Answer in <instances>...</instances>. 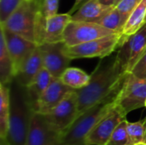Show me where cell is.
Returning a JSON list of instances; mask_svg holds the SVG:
<instances>
[{
    "label": "cell",
    "instance_id": "obj_1",
    "mask_svg": "<svg viewBox=\"0 0 146 145\" xmlns=\"http://www.w3.org/2000/svg\"><path fill=\"white\" fill-rule=\"evenodd\" d=\"M126 65L116 56L101 61L93 73L88 85L77 89L79 115L101 102L120 84L127 73Z\"/></svg>",
    "mask_w": 146,
    "mask_h": 145
},
{
    "label": "cell",
    "instance_id": "obj_2",
    "mask_svg": "<svg viewBox=\"0 0 146 145\" xmlns=\"http://www.w3.org/2000/svg\"><path fill=\"white\" fill-rule=\"evenodd\" d=\"M9 87V130L6 139L1 140V145H26L31 120L35 111L28 98L26 87L20 85L15 79Z\"/></svg>",
    "mask_w": 146,
    "mask_h": 145
},
{
    "label": "cell",
    "instance_id": "obj_3",
    "mask_svg": "<svg viewBox=\"0 0 146 145\" xmlns=\"http://www.w3.org/2000/svg\"><path fill=\"white\" fill-rule=\"evenodd\" d=\"M126 74L120 84L104 99L80 114L74 123L61 133V145H85V138L93 126L115 106L116 99L124 85Z\"/></svg>",
    "mask_w": 146,
    "mask_h": 145
},
{
    "label": "cell",
    "instance_id": "obj_4",
    "mask_svg": "<svg viewBox=\"0 0 146 145\" xmlns=\"http://www.w3.org/2000/svg\"><path fill=\"white\" fill-rule=\"evenodd\" d=\"M40 8L36 0H23L10 15L1 22V26L35 43V24Z\"/></svg>",
    "mask_w": 146,
    "mask_h": 145
},
{
    "label": "cell",
    "instance_id": "obj_5",
    "mask_svg": "<svg viewBox=\"0 0 146 145\" xmlns=\"http://www.w3.org/2000/svg\"><path fill=\"white\" fill-rule=\"evenodd\" d=\"M127 38L122 33H113L74 46H64L65 54L71 58H104L112 55Z\"/></svg>",
    "mask_w": 146,
    "mask_h": 145
},
{
    "label": "cell",
    "instance_id": "obj_6",
    "mask_svg": "<svg viewBox=\"0 0 146 145\" xmlns=\"http://www.w3.org/2000/svg\"><path fill=\"white\" fill-rule=\"evenodd\" d=\"M146 79L136 77L129 73L116 99L115 107L124 115L145 107Z\"/></svg>",
    "mask_w": 146,
    "mask_h": 145
},
{
    "label": "cell",
    "instance_id": "obj_7",
    "mask_svg": "<svg viewBox=\"0 0 146 145\" xmlns=\"http://www.w3.org/2000/svg\"><path fill=\"white\" fill-rule=\"evenodd\" d=\"M48 123L56 132H65L79 116L78 96L75 90L70 91L53 109L44 115Z\"/></svg>",
    "mask_w": 146,
    "mask_h": 145
},
{
    "label": "cell",
    "instance_id": "obj_8",
    "mask_svg": "<svg viewBox=\"0 0 146 145\" xmlns=\"http://www.w3.org/2000/svg\"><path fill=\"white\" fill-rule=\"evenodd\" d=\"M113 33L117 32H115L98 23L76 21L72 20L65 29L63 42L67 46H74Z\"/></svg>",
    "mask_w": 146,
    "mask_h": 145
},
{
    "label": "cell",
    "instance_id": "obj_9",
    "mask_svg": "<svg viewBox=\"0 0 146 145\" xmlns=\"http://www.w3.org/2000/svg\"><path fill=\"white\" fill-rule=\"evenodd\" d=\"M124 120L126 115L115 106L89 132L85 138V145H107L115 129Z\"/></svg>",
    "mask_w": 146,
    "mask_h": 145
},
{
    "label": "cell",
    "instance_id": "obj_10",
    "mask_svg": "<svg viewBox=\"0 0 146 145\" xmlns=\"http://www.w3.org/2000/svg\"><path fill=\"white\" fill-rule=\"evenodd\" d=\"M26 145H61V133L52 128L44 115L34 112Z\"/></svg>",
    "mask_w": 146,
    "mask_h": 145
},
{
    "label": "cell",
    "instance_id": "obj_11",
    "mask_svg": "<svg viewBox=\"0 0 146 145\" xmlns=\"http://www.w3.org/2000/svg\"><path fill=\"white\" fill-rule=\"evenodd\" d=\"M64 42L43 44L38 45L44 68H46L54 78H60L64 71L69 68L72 61L64 52Z\"/></svg>",
    "mask_w": 146,
    "mask_h": 145
},
{
    "label": "cell",
    "instance_id": "obj_12",
    "mask_svg": "<svg viewBox=\"0 0 146 145\" xmlns=\"http://www.w3.org/2000/svg\"><path fill=\"white\" fill-rule=\"evenodd\" d=\"M8 51L13 60L15 74L22 67L27 59L37 48V44L16 33H14L0 26Z\"/></svg>",
    "mask_w": 146,
    "mask_h": 145
},
{
    "label": "cell",
    "instance_id": "obj_13",
    "mask_svg": "<svg viewBox=\"0 0 146 145\" xmlns=\"http://www.w3.org/2000/svg\"><path fill=\"white\" fill-rule=\"evenodd\" d=\"M72 21V15L67 14H57L46 18L44 25L36 38V44L63 42V34L68 23Z\"/></svg>",
    "mask_w": 146,
    "mask_h": 145
},
{
    "label": "cell",
    "instance_id": "obj_14",
    "mask_svg": "<svg viewBox=\"0 0 146 145\" xmlns=\"http://www.w3.org/2000/svg\"><path fill=\"white\" fill-rule=\"evenodd\" d=\"M73 90L66 85L60 78H54L37 102L35 112L43 115L49 113Z\"/></svg>",
    "mask_w": 146,
    "mask_h": 145
},
{
    "label": "cell",
    "instance_id": "obj_15",
    "mask_svg": "<svg viewBox=\"0 0 146 145\" xmlns=\"http://www.w3.org/2000/svg\"><path fill=\"white\" fill-rule=\"evenodd\" d=\"M44 68L42 55L38 45L16 73L15 79L22 86H28Z\"/></svg>",
    "mask_w": 146,
    "mask_h": 145
},
{
    "label": "cell",
    "instance_id": "obj_16",
    "mask_svg": "<svg viewBox=\"0 0 146 145\" xmlns=\"http://www.w3.org/2000/svg\"><path fill=\"white\" fill-rule=\"evenodd\" d=\"M114 7L115 6L102 4L98 0H90L72 15V20L76 21L98 23V21Z\"/></svg>",
    "mask_w": 146,
    "mask_h": 145
},
{
    "label": "cell",
    "instance_id": "obj_17",
    "mask_svg": "<svg viewBox=\"0 0 146 145\" xmlns=\"http://www.w3.org/2000/svg\"><path fill=\"white\" fill-rule=\"evenodd\" d=\"M129 58L127 63V72L131 73L135 64L146 51V22L134 34L127 39Z\"/></svg>",
    "mask_w": 146,
    "mask_h": 145
},
{
    "label": "cell",
    "instance_id": "obj_18",
    "mask_svg": "<svg viewBox=\"0 0 146 145\" xmlns=\"http://www.w3.org/2000/svg\"><path fill=\"white\" fill-rule=\"evenodd\" d=\"M54 77L51 75V73L46 68H43L38 74L36 76L34 80L28 86L26 87L28 98L33 104L34 111L37 102L44 92V91L47 89V87L50 85Z\"/></svg>",
    "mask_w": 146,
    "mask_h": 145
},
{
    "label": "cell",
    "instance_id": "obj_19",
    "mask_svg": "<svg viewBox=\"0 0 146 145\" xmlns=\"http://www.w3.org/2000/svg\"><path fill=\"white\" fill-rule=\"evenodd\" d=\"M15 76L13 60L8 51L3 34H0V79L1 84L10 85Z\"/></svg>",
    "mask_w": 146,
    "mask_h": 145
},
{
    "label": "cell",
    "instance_id": "obj_20",
    "mask_svg": "<svg viewBox=\"0 0 146 145\" xmlns=\"http://www.w3.org/2000/svg\"><path fill=\"white\" fill-rule=\"evenodd\" d=\"M146 0L142 2L132 11L122 30V35L126 38L137 32L145 24L146 21Z\"/></svg>",
    "mask_w": 146,
    "mask_h": 145
},
{
    "label": "cell",
    "instance_id": "obj_21",
    "mask_svg": "<svg viewBox=\"0 0 146 145\" xmlns=\"http://www.w3.org/2000/svg\"><path fill=\"white\" fill-rule=\"evenodd\" d=\"M10 110L9 85L0 84V140H5L9 130Z\"/></svg>",
    "mask_w": 146,
    "mask_h": 145
},
{
    "label": "cell",
    "instance_id": "obj_22",
    "mask_svg": "<svg viewBox=\"0 0 146 145\" xmlns=\"http://www.w3.org/2000/svg\"><path fill=\"white\" fill-rule=\"evenodd\" d=\"M61 80L74 90L86 86L91 79V74L77 68H68L60 77Z\"/></svg>",
    "mask_w": 146,
    "mask_h": 145
},
{
    "label": "cell",
    "instance_id": "obj_23",
    "mask_svg": "<svg viewBox=\"0 0 146 145\" xmlns=\"http://www.w3.org/2000/svg\"><path fill=\"white\" fill-rule=\"evenodd\" d=\"M128 16L129 15L121 13L115 7H114L98 21V24L114 31L115 32L122 33V30L128 19Z\"/></svg>",
    "mask_w": 146,
    "mask_h": 145
},
{
    "label": "cell",
    "instance_id": "obj_24",
    "mask_svg": "<svg viewBox=\"0 0 146 145\" xmlns=\"http://www.w3.org/2000/svg\"><path fill=\"white\" fill-rule=\"evenodd\" d=\"M127 128L132 145H136L145 142L146 118L143 121L133 123L127 121Z\"/></svg>",
    "mask_w": 146,
    "mask_h": 145
},
{
    "label": "cell",
    "instance_id": "obj_25",
    "mask_svg": "<svg viewBox=\"0 0 146 145\" xmlns=\"http://www.w3.org/2000/svg\"><path fill=\"white\" fill-rule=\"evenodd\" d=\"M127 121H121L115 129L107 145H132L127 133Z\"/></svg>",
    "mask_w": 146,
    "mask_h": 145
},
{
    "label": "cell",
    "instance_id": "obj_26",
    "mask_svg": "<svg viewBox=\"0 0 146 145\" xmlns=\"http://www.w3.org/2000/svg\"><path fill=\"white\" fill-rule=\"evenodd\" d=\"M23 0H0V23L3 22Z\"/></svg>",
    "mask_w": 146,
    "mask_h": 145
},
{
    "label": "cell",
    "instance_id": "obj_27",
    "mask_svg": "<svg viewBox=\"0 0 146 145\" xmlns=\"http://www.w3.org/2000/svg\"><path fill=\"white\" fill-rule=\"evenodd\" d=\"M58 6L59 0H44L40 10L45 18H49L57 15Z\"/></svg>",
    "mask_w": 146,
    "mask_h": 145
},
{
    "label": "cell",
    "instance_id": "obj_28",
    "mask_svg": "<svg viewBox=\"0 0 146 145\" xmlns=\"http://www.w3.org/2000/svg\"><path fill=\"white\" fill-rule=\"evenodd\" d=\"M141 2L142 0H121L115 7L121 13L129 15Z\"/></svg>",
    "mask_w": 146,
    "mask_h": 145
},
{
    "label": "cell",
    "instance_id": "obj_29",
    "mask_svg": "<svg viewBox=\"0 0 146 145\" xmlns=\"http://www.w3.org/2000/svg\"><path fill=\"white\" fill-rule=\"evenodd\" d=\"M145 71H146V51L138 61V62L135 64L133 70L131 71V73H133L135 76H138Z\"/></svg>",
    "mask_w": 146,
    "mask_h": 145
},
{
    "label": "cell",
    "instance_id": "obj_30",
    "mask_svg": "<svg viewBox=\"0 0 146 145\" xmlns=\"http://www.w3.org/2000/svg\"><path fill=\"white\" fill-rule=\"evenodd\" d=\"M88 1H90V0H75V2H74V5H73V7L71 8V9L68 12L70 15H72L73 14H74L83 4H85L86 2H88Z\"/></svg>",
    "mask_w": 146,
    "mask_h": 145
},
{
    "label": "cell",
    "instance_id": "obj_31",
    "mask_svg": "<svg viewBox=\"0 0 146 145\" xmlns=\"http://www.w3.org/2000/svg\"><path fill=\"white\" fill-rule=\"evenodd\" d=\"M102 4L108 5V6H115L116 0H98Z\"/></svg>",
    "mask_w": 146,
    "mask_h": 145
},
{
    "label": "cell",
    "instance_id": "obj_32",
    "mask_svg": "<svg viewBox=\"0 0 146 145\" xmlns=\"http://www.w3.org/2000/svg\"><path fill=\"white\" fill-rule=\"evenodd\" d=\"M136 77H139V78H141V79H146V71L143 72L142 73H140L139 75H138Z\"/></svg>",
    "mask_w": 146,
    "mask_h": 145
},
{
    "label": "cell",
    "instance_id": "obj_33",
    "mask_svg": "<svg viewBox=\"0 0 146 145\" xmlns=\"http://www.w3.org/2000/svg\"><path fill=\"white\" fill-rule=\"evenodd\" d=\"M36 2H37L38 4L41 7V6H42V3H43V2H44V0H36Z\"/></svg>",
    "mask_w": 146,
    "mask_h": 145
},
{
    "label": "cell",
    "instance_id": "obj_34",
    "mask_svg": "<svg viewBox=\"0 0 146 145\" xmlns=\"http://www.w3.org/2000/svg\"><path fill=\"white\" fill-rule=\"evenodd\" d=\"M136 145H146L145 143H140V144H138Z\"/></svg>",
    "mask_w": 146,
    "mask_h": 145
},
{
    "label": "cell",
    "instance_id": "obj_35",
    "mask_svg": "<svg viewBox=\"0 0 146 145\" xmlns=\"http://www.w3.org/2000/svg\"><path fill=\"white\" fill-rule=\"evenodd\" d=\"M121 0H116V2H115V5H116V4H117V3H119V2H121Z\"/></svg>",
    "mask_w": 146,
    "mask_h": 145
},
{
    "label": "cell",
    "instance_id": "obj_36",
    "mask_svg": "<svg viewBox=\"0 0 146 145\" xmlns=\"http://www.w3.org/2000/svg\"><path fill=\"white\" fill-rule=\"evenodd\" d=\"M145 144H146V138H145Z\"/></svg>",
    "mask_w": 146,
    "mask_h": 145
},
{
    "label": "cell",
    "instance_id": "obj_37",
    "mask_svg": "<svg viewBox=\"0 0 146 145\" xmlns=\"http://www.w3.org/2000/svg\"><path fill=\"white\" fill-rule=\"evenodd\" d=\"M145 107H146V102H145Z\"/></svg>",
    "mask_w": 146,
    "mask_h": 145
},
{
    "label": "cell",
    "instance_id": "obj_38",
    "mask_svg": "<svg viewBox=\"0 0 146 145\" xmlns=\"http://www.w3.org/2000/svg\"><path fill=\"white\" fill-rule=\"evenodd\" d=\"M145 21H146V19H145Z\"/></svg>",
    "mask_w": 146,
    "mask_h": 145
}]
</instances>
